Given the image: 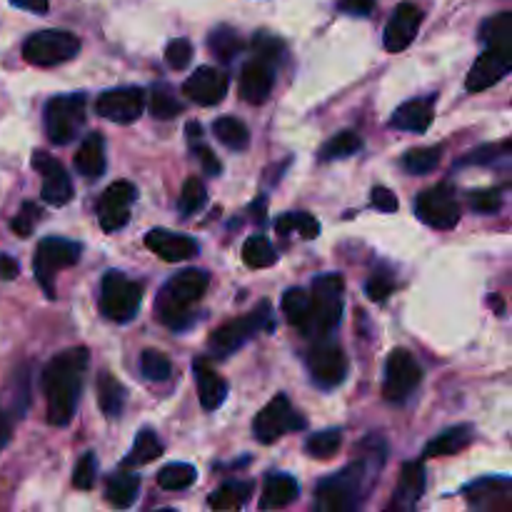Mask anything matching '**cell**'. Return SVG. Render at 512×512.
Returning a JSON list of instances; mask_svg holds the SVG:
<instances>
[{
	"mask_svg": "<svg viewBox=\"0 0 512 512\" xmlns=\"http://www.w3.org/2000/svg\"><path fill=\"white\" fill-rule=\"evenodd\" d=\"M420 380H423V370H420L413 353H408L405 348H398L388 355L383 380L385 400H390V403H403V400H408L413 395Z\"/></svg>",
	"mask_w": 512,
	"mask_h": 512,
	"instance_id": "7c38bea8",
	"label": "cell"
},
{
	"mask_svg": "<svg viewBox=\"0 0 512 512\" xmlns=\"http://www.w3.org/2000/svg\"><path fill=\"white\" fill-rule=\"evenodd\" d=\"M138 198V188L128 180H118V183L108 185L105 193L98 200V223L105 233H115V230L125 228L130 220V205Z\"/></svg>",
	"mask_w": 512,
	"mask_h": 512,
	"instance_id": "5bb4252c",
	"label": "cell"
},
{
	"mask_svg": "<svg viewBox=\"0 0 512 512\" xmlns=\"http://www.w3.org/2000/svg\"><path fill=\"white\" fill-rule=\"evenodd\" d=\"M360 148H363V138H360L358 133H353V130H343V133L330 138L328 143L320 148V160L328 163V160L353 158L355 153H360Z\"/></svg>",
	"mask_w": 512,
	"mask_h": 512,
	"instance_id": "d590c367",
	"label": "cell"
},
{
	"mask_svg": "<svg viewBox=\"0 0 512 512\" xmlns=\"http://www.w3.org/2000/svg\"><path fill=\"white\" fill-rule=\"evenodd\" d=\"M193 153L198 155V160H200V165H203L205 173H208V175H220L223 165H220V160L215 158V153L208 148V145H203V143H200V140H195Z\"/></svg>",
	"mask_w": 512,
	"mask_h": 512,
	"instance_id": "db71d44e",
	"label": "cell"
},
{
	"mask_svg": "<svg viewBox=\"0 0 512 512\" xmlns=\"http://www.w3.org/2000/svg\"><path fill=\"white\" fill-rule=\"evenodd\" d=\"M95 480H98V458H95V453H85L75 463L73 485L78 490H90L95 485Z\"/></svg>",
	"mask_w": 512,
	"mask_h": 512,
	"instance_id": "7dc6e473",
	"label": "cell"
},
{
	"mask_svg": "<svg viewBox=\"0 0 512 512\" xmlns=\"http://www.w3.org/2000/svg\"><path fill=\"white\" fill-rule=\"evenodd\" d=\"M283 313L293 328L303 330L305 318H308V290L290 288L283 295Z\"/></svg>",
	"mask_w": 512,
	"mask_h": 512,
	"instance_id": "ee69618b",
	"label": "cell"
},
{
	"mask_svg": "<svg viewBox=\"0 0 512 512\" xmlns=\"http://www.w3.org/2000/svg\"><path fill=\"white\" fill-rule=\"evenodd\" d=\"M243 263L248 268H270L278 263V253L265 235H250L243 245Z\"/></svg>",
	"mask_w": 512,
	"mask_h": 512,
	"instance_id": "74e56055",
	"label": "cell"
},
{
	"mask_svg": "<svg viewBox=\"0 0 512 512\" xmlns=\"http://www.w3.org/2000/svg\"><path fill=\"white\" fill-rule=\"evenodd\" d=\"M145 248L153 250L160 260L165 263H180V260H190L198 255L200 245L195 243L190 235L170 233L165 228H153L145 233Z\"/></svg>",
	"mask_w": 512,
	"mask_h": 512,
	"instance_id": "ffe728a7",
	"label": "cell"
},
{
	"mask_svg": "<svg viewBox=\"0 0 512 512\" xmlns=\"http://www.w3.org/2000/svg\"><path fill=\"white\" fill-rule=\"evenodd\" d=\"M15 418H20L10 405H3L0 400V453L8 448V443L13 440V428H15Z\"/></svg>",
	"mask_w": 512,
	"mask_h": 512,
	"instance_id": "816d5d0a",
	"label": "cell"
},
{
	"mask_svg": "<svg viewBox=\"0 0 512 512\" xmlns=\"http://www.w3.org/2000/svg\"><path fill=\"white\" fill-rule=\"evenodd\" d=\"M195 480H198V473H195L193 465H188V463L165 465V468L158 473V485L163 490H170V493L190 488Z\"/></svg>",
	"mask_w": 512,
	"mask_h": 512,
	"instance_id": "b9f144b4",
	"label": "cell"
},
{
	"mask_svg": "<svg viewBox=\"0 0 512 512\" xmlns=\"http://www.w3.org/2000/svg\"><path fill=\"white\" fill-rule=\"evenodd\" d=\"M143 303V285L125 278L120 270H108L100 285V313L113 323H128Z\"/></svg>",
	"mask_w": 512,
	"mask_h": 512,
	"instance_id": "52a82bcc",
	"label": "cell"
},
{
	"mask_svg": "<svg viewBox=\"0 0 512 512\" xmlns=\"http://www.w3.org/2000/svg\"><path fill=\"white\" fill-rule=\"evenodd\" d=\"M98 403L103 408L105 418H120L125 408V388L113 373L103 370L98 375Z\"/></svg>",
	"mask_w": 512,
	"mask_h": 512,
	"instance_id": "4dcf8cb0",
	"label": "cell"
},
{
	"mask_svg": "<svg viewBox=\"0 0 512 512\" xmlns=\"http://www.w3.org/2000/svg\"><path fill=\"white\" fill-rule=\"evenodd\" d=\"M33 168L43 175V200L53 208H63L73 200V183H70V175L65 173V168L60 165V160H55L53 155L43 153V150H35L33 153Z\"/></svg>",
	"mask_w": 512,
	"mask_h": 512,
	"instance_id": "2e32d148",
	"label": "cell"
},
{
	"mask_svg": "<svg viewBox=\"0 0 512 512\" xmlns=\"http://www.w3.org/2000/svg\"><path fill=\"white\" fill-rule=\"evenodd\" d=\"M275 230L280 235L298 233L303 240H313L320 235V223L310 213H285L275 220Z\"/></svg>",
	"mask_w": 512,
	"mask_h": 512,
	"instance_id": "f35d334b",
	"label": "cell"
},
{
	"mask_svg": "<svg viewBox=\"0 0 512 512\" xmlns=\"http://www.w3.org/2000/svg\"><path fill=\"white\" fill-rule=\"evenodd\" d=\"M88 115V100L83 93L55 95L45 105V133L50 143L68 145L80 135Z\"/></svg>",
	"mask_w": 512,
	"mask_h": 512,
	"instance_id": "5b68a950",
	"label": "cell"
},
{
	"mask_svg": "<svg viewBox=\"0 0 512 512\" xmlns=\"http://www.w3.org/2000/svg\"><path fill=\"white\" fill-rule=\"evenodd\" d=\"M190 60H193V45H190V40H170L168 48H165V63L173 70H185L190 65Z\"/></svg>",
	"mask_w": 512,
	"mask_h": 512,
	"instance_id": "c3c4849f",
	"label": "cell"
},
{
	"mask_svg": "<svg viewBox=\"0 0 512 512\" xmlns=\"http://www.w3.org/2000/svg\"><path fill=\"white\" fill-rule=\"evenodd\" d=\"M365 293L370 300H385L393 293V280L385 278V275H375L368 285H365Z\"/></svg>",
	"mask_w": 512,
	"mask_h": 512,
	"instance_id": "9f6ffc18",
	"label": "cell"
},
{
	"mask_svg": "<svg viewBox=\"0 0 512 512\" xmlns=\"http://www.w3.org/2000/svg\"><path fill=\"white\" fill-rule=\"evenodd\" d=\"M208 45H210V50L215 53V58L223 60V63H233V60L238 58L245 48L243 38H240L233 28H225V25L210 33Z\"/></svg>",
	"mask_w": 512,
	"mask_h": 512,
	"instance_id": "836d02e7",
	"label": "cell"
},
{
	"mask_svg": "<svg viewBox=\"0 0 512 512\" xmlns=\"http://www.w3.org/2000/svg\"><path fill=\"white\" fill-rule=\"evenodd\" d=\"M440 158H443V148H438V145L435 148H413L403 155L400 165L413 175H428L438 168Z\"/></svg>",
	"mask_w": 512,
	"mask_h": 512,
	"instance_id": "60d3db41",
	"label": "cell"
},
{
	"mask_svg": "<svg viewBox=\"0 0 512 512\" xmlns=\"http://www.w3.org/2000/svg\"><path fill=\"white\" fill-rule=\"evenodd\" d=\"M480 40H483L488 48L512 53V15L508 10L485 20L483 28H480Z\"/></svg>",
	"mask_w": 512,
	"mask_h": 512,
	"instance_id": "1f68e13d",
	"label": "cell"
},
{
	"mask_svg": "<svg viewBox=\"0 0 512 512\" xmlns=\"http://www.w3.org/2000/svg\"><path fill=\"white\" fill-rule=\"evenodd\" d=\"M473 425H455V428L443 430L435 440H430L423 450V458H443V455L463 453L473 443Z\"/></svg>",
	"mask_w": 512,
	"mask_h": 512,
	"instance_id": "4316f807",
	"label": "cell"
},
{
	"mask_svg": "<svg viewBox=\"0 0 512 512\" xmlns=\"http://www.w3.org/2000/svg\"><path fill=\"white\" fill-rule=\"evenodd\" d=\"M193 373L195 383H198L200 405H203L205 410H218L220 405L225 403V398H228V383L215 373V368L205 358L195 360Z\"/></svg>",
	"mask_w": 512,
	"mask_h": 512,
	"instance_id": "cb8c5ba5",
	"label": "cell"
},
{
	"mask_svg": "<svg viewBox=\"0 0 512 512\" xmlns=\"http://www.w3.org/2000/svg\"><path fill=\"white\" fill-rule=\"evenodd\" d=\"M343 290L345 283L338 273L318 275L308 290V318L300 333L323 338L338 328L343 318Z\"/></svg>",
	"mask_w": 512,
	"mask_h": 512,
	"instance_id": "3957f363",
	"label": "cell"
},
{
	"mask_svg": "<svg viewBox=\"0 0 512 512\" xmlns=\"http://www.w3.org/2000/svg\"><path fill=\"white\" fill-rule=\"evenodd\" d=\"M465 498L475 510H505L510 505V480L483 478L465 488Z\"/></svg>",
	"mask_w": 512,
	"mask_h": 512,
	"instance_id": "7402d4cb",
	"label": "cell"
},
{
	"mask_svg": "<svg viewBox=\"0 0 512 512\" xmlns=\"http://www.w3.org/2000/svg\"><path fill=\"white\" fill-rule=\"evenodd\" d=\"M275 328L273 313H270V303L263 300L253 313L243 315V318H235L230 323L220 325L213 335H210V353H215L218 358H228L230 353L243 348L248 340H253L260 330Z\"/></svg>",
	"mask_w": 512,
	"mask_h": 512,
	"instance_id": "8992f818",
	"label": "cell"
},
{
	"mask_svg": "<svg viewBox=\"0 0 512 512\" xmlns=\"http://www.w3.org/2000/svg\"><path fill=\"white\" fill-rule=\"evenodd\" d=\"M38 220H40L38 205L23 203V208H20V213L13 218V223H10V228H13L15 233L20 235V238H28V235L33 233L35 225H38Z\"/></svg>",
	"mask_w": 512,
	"mask_h": 512,
	"instance_id": "681fc988",
	"label": "cell"
},
{
	"mask_svg": "<svg viewBox=\"0 0 512 512\" xmlns=\"http://www.w3.org/2000/svg\"><path fill=\"white\" fill-rule=\"evenodd\" d=\"M365 478H368V463L348 465L318 485L315 508L320 512H353L363 500Z\"/></svg>",
	"mask_w": 512,
	"mask_h": 512,
	"instance_id": "277c9868",
	"label": "cell"
},
{
	"mask_svg": "<svg viewBox=\"0 0 512 512\" xmlns=\"http://www.w3.org/2000/svg\"><path fill=\"white\" fill-rule=\"evenodd\" d=\"M105 140L100 133H90L83 140V145L75 153V170L83 175L85 180H98L105 173Z\"/></svg>",
	"mask_w": 512,
	"mask_h": 512,
	"instance_id": "484cf974",
	"label": "cell"
},
{
	"mask_svg": "<svg viewBox=\"0 0 512 512\" xmlns=\"http://www.w3.org/2000/svg\"><path fill=\"white\" fill-rule=\"evenodd\" d=\"M253 50L258 53V58L275 65V60H280V55H283V43L278 38H273V35L260 33L253 38Z\"/></svg>",
	"mask_w": 512,
	"mask_h": 512,
	"instance_id": "f907efd6",
	"label": "cell"
},
{
	"mask_svg": "<svg viewBox=\"0 0 512 512\" xmlns=\"http://www.w3.org/2000/svg\"><path fill=\"white\" fill-rule=\"evenodd\" d=\"M80 243L65 238H43L35 250V278L48 298H55V275L80 260Z\"/></svg>",
	"mask_w": 512,
	"mask_h": 512,
	"instance_id": "9c48e42d",
	"label": "cell"
},
{
	"mask_svg": "<svg viewBox=\"0 0 512 512\" xmlns=\"http://www.w3.org/2000/svg\"><path fill=\"white\" fill-rule=\"evenodd\" d=\"M470 208L478 210L483 215H495L503 208V190L500 188H485V190H473L468 195Z\"/></svg>",
	"mask_w": 512,
	"mask_h": 512,
	"instance_id": "bcb514c9",
	"label": "cell"
},
{
	"mask_svg": "<svg viewBox=\"0 0 512 512\" xmlns=\"http://www.w3.org/2000/svg\"><path fill=\"white\" fill-rule=\"evenodd\" d=\"M208 285L210 275L205 273V270L188 268L180 270L178 275H173V278L163 285V290H160L158 295V305H155L160 323L168 325L170 330H178V333L180 330L190 328L195 320L190 308L203 298Z\"/></svg>",
	"mask_w": 512,
	"mask_h": 512,
	"instance_id": "7a4b0ae2",
	"label": "cell"
},
{
	"mask_svg": "<svg viewBox=\"0 0 512 512\" xmlns=\"http://www.w3.org/2000/svg\"><path fill=\"white\" fill-rule=\"evenodd\" d=\"M420 23H423V10L415 3H400L395 8L393 18L388 20L383 33V45L388 53H403L418 35Z\"/></svg>",
	"mask_w": 512,
	"mask_h": 512,
	"instance_id": "e0dca14e",
	"label": "cell"
},
{
	"mask_svg": "<svg viewBox=\"0 0 512 512\" xmlns=\"http://www.w3.org/2000/svg\"><path fill=\"white\" fill-rule=\"evenodd\" d=\"M160 455H163V443L155 435V430L143 428L138 433V438H135L130 453L123 458V468H140V465H148L153 460H158Z\"/></svg>",
	"mask_w": 512,
	"mask_h": 512,
	"instance_id": "f546056e",
	"label": "cell"
},
{
	"mask_svg": "<svg viewBox=\"0 0 512 512\" xmlns=\"http://www.w3.org/2000/svg\"><path fill=\"white\" fill-rule=\"evenodd\" d=\"M140 370L153 383H165L173 375V363L163 353H158V350H145L140 355Z\"/></svg>",
	"mask_w": 512,
	"mask_h": 512,
	"instance_id": "f6af8a7d",
	"label": "cell"
},
{
	"mask_svg": "<svg viewBox=\"0 0 512 512\" xmlns=\"http://www.w3.org/2000/svg\"><path fill=\"white\" fill-rule=\"evenodd\" d=\"M0 278L15 280L18 278V263L10 255H0Z\"/></svg>",
	"mask_w": 512,
	"mask_h": 512,
	"instance_id": "680465c9",
	"label": "cell"
},
{
	"mask_svg": "<svg viewBox=\"0 0 512 512\" xmlns=\"http://www.w3.org/2000/svg\"><path fill=\"white\" fill-rule=\"evenodd\" d=\"M18 8L30 10V13H48V0H10Z\"/></svg>",
	"mask_w": 512,
	"mask_h": 512,
	"instance_id": "91938a15",
	"label": "cell"
},
{
	"mask_svg": "<svg viewBox=\"0 0 512 512\" xmlns=\"http://www.w3.org/2000/svg\"><path fill=\"white\" fill-rule=\"evenodd\" d=\"M145 108V93L138 85H130V88H113L100 93V98L95 100V113L100 118L110 120V123L118 125H130L143 115Z\"/></svg>",
	"mask_w": 512,
	"mask_h": 512,
	"instance_id": "4fadbf2b",
	"label": "cell"
},
{
	"mask_svg": "<svg viewBox=\"0 0 512 512\" xmlns=\"http://www.w3.org/2000/svg\"><path fill=\"white\" fill-rule=\"evenodd\" d=\"M273 85H275V65L263 58H255L250 60V63L243 68V73H240V83H238L240 98L250 105H263L265 100L270 98V93H273Z\"/></svg>",
	"mask_w": 512,
	"mask_h": 512,
	"instance_id": "44dd1931",
	"label": "cell"
},
{
	"mask_svg": "<svg viewBox=\"0 0 512 512\" xmlns=\"http://www.w3.org/2000/svg\"><path fill=\"white\" fill-rule=\"evenodd\" d=\"M183 113V103L175 98L173 88L165 83L153 85L150 90V115L158 120H173Z\"/></svg>",
	"mask_w": 512,
	"mask_h": 512,
	"instance_id": "e575fe53",
	"label": "cell"
},
{
	"mask_svg": "<svg viewBox=\"0 0 512 512\" xmlns=\"http://www.w3.org/2000/svg\"><path fill=\"white\" fill-rule=\"evenodd\" d=\"M308 370L320 388H338L348 378V358L335 343H318L308 353Z\"/></svg>",
	"mask_w": 512,
	"mask_h": 512,
	"instance_id": "9a60e30c",
	"label": "cell"
},
{
	"mask_svg": "<svg viewBox=\"0 0 512 512\" xmlns=\"http://www.w3.org/2000/svg\"><path fill=\"white\" fill-rule=\"evenodd\" d=\"M308 428V420L298 413V410L290 405V400L285 395L270 400L263 410L258 413L253 423V433L258 438V443L273 445L278 443L283 435L298 433V430Z\"/></svg>",
	"mask_w": 512,
	"mask_h": 512,
	"instance_id": "30bf717a",
	"label": "cell"
},
{
	"mask_svg": "<svg viewBox=\"0 0 512 512\" xmlns=\"http://www.w3.org/2000/svg\"><path fill=\"white\" fill-rule=\"evenodd\" d=\"M433 110H435V95L428 98H415L400 105L390 118V125L398 130H408V133H425L433 125Z\"/></svg>",
	"mask_w": 512,
	"mask_h": 512,
	"instance_id": "603a6c76",
	"label": "cell"
},
{
	"mask_svg": "<svg viewBox=\"0 0 512 512\" xmlns=\"http://www.w3.org/2000/svg\"><path fill=\"white\" fill-rule=\"evenodd\" d=\"M503 148H508V143H503L500 148L498 145H483V148H478L475 153H470L463 163H490V160H495L498 155H503L500 153Z\"/></svg>",
	"mask_w": 512,
	"mask_h": 512,
	"instance_id": "6f0895ef",
	"label": "cell"
},
{
	"mask_svg": "<svg viewBox=\"0 0 512 512\" xmlns=\"http://www.w3.org/2000/svg\"><path fill=\"white\" fill-rule=\"evenodd\" d=\"M298 498V483L295 478L285 473H275L265 480L263 495H260V508L263 510H280L288 508Z\"/></svg>",
	"mask_w": 512,
	"mask_h": 512,
	"instance_id": "83f0119b",
	"label": "cell"
},
{
	"mask_svg": "<svg viewBox=\"0 0 512 512\" xmlns=\"http://www.w3.org/2000/svg\"><path fill=\"white\" fill-rule=\"evenodd\" d=\"M138 493H140L138 473H128V470H123V473L110 475L108 483H105V500L118 510L133 508V503L138 500Z\"/></svg>",
	"mask_w": 512,
	"mask_h": 512,
	"instance_id": "f1b7e54d",
	"label": "cell"
},
{
	"mask_svg": "<svg viewBox=\"0 0 512 512\" xmlns=\"http://www.w3.org/2000/svg\"><path fill=\"white\" fill-rule=\"evenodd\" d=\"M415 215L435 230H453L460 223V205L450 183H438L415 198Z\"/></svg>",
	"mask_w": 512,
	"mask_h": 512,
	"instance_id": "8fae6325",
	"label": "cell"
},
{
	"mask_svg": "<svg viewBox=\"0 0 512 512\" xmlns=\"http://www.w3.org/2000/svg\"><path fill=\"white\" fill-rule=\"evenodd\" d=\"M370 203H373V208L380 210V213H395V210L400 208L395 193H390L383 185H375V188L370 190Z\"/></svg>",
	"mask_w": 512,
	"mask_h": 512,
	"instance_id": "f5cc1de1",
	"label": "cell"
},
{
	"mask_svg": "<svg viewBox=\"0 0 512 512\" xmlns=\"http://www.w3.org/2000/svg\"><path fill=\"white\" fill-rule=\"evenodd\" d=\"M250 493H253V483H238V480H233V483H225L215 490L213 498H210V508L238 510L243 508L245 500L250 498Z\"/></svg>",
	"mask_w": 512,
	"mask_h": 512,
	"instance_id": "8d00e7d4",
	"label": "cell"
},
{
	"mask_svg": "<svg viewBox=\"0 0 512 512\" xmlns=\"http://www.w3.org/2000/svg\"><path fill=\"white\" fill-rule=\"evenodd\" d=\"M512 58L510 53H503V50L488 48L470 68L468 78H465V90L468 93H483V90L498 85L505 75L510 73Z\"/></svg>",
	"mask_w": 512,
	"mask_h": 512,
	"instance_id": "d6986e66",
	"label": "cell"
},
{
	"mask_svg": "<svg viewBox=\"0 0 512 512\" xmlns=\"http://www.w3.org/2000/svg\"><path fill=\"white\" fill-rule=\"evenodd\" d=\"M228 75L210 65H200L193 75L183 83L185 98L198 105H218L228 95Z\"/></svg>",
	"mask_w": 512,
	"mask_h": 512,
	"instance_id": "ac0fdd59",
	"label": "cell"
},
{
	"mask_svg": "<svg viewBox=\"0 0 512 512\" xmlns=\"http://www.w3.org/2000/svg\"><path fill=\"white\" fill-rule=\"evenodd\" d=\"M425 493V468L423 463H405L400 470L398 490L393 495V510H413Z\"/></svg>",
	"mask_w": 512,
	"mask_h": 512,
	"instance_id": "d4e9b609",
	"label": "cell"
},
{
	"mask_svg": "<svg viewBox=\"0 0 512 512\" xmlns=\"http://www.w3.org/2000/svg\"><path fill=\"white\" fill-rule=\"evenodd\" d=\"M85 370H88V350L70 348L55 355L43 370V393L48 403V423L65 428L78 410L83 393Z\"/></svg>",
	"mask_w": 512,
	"mask_h": 512,
	"instance_id": "6da1fadb",
	"label": "cell"
},
{
	"mask_svg": "<svg viewBox=\"0 0 512 512\" xmlns=\"http://www.w3.org/2000/svg\"><path fill=\"white\" fill-rule=\"evenodd\" d=\"M340 13L355 15V18H368L375 8V0H338Z\"/></svg>",
	"mask_w": 512,
	"mask_h": 512,
	"instance_id": "11a10c76",
	"label": "cell"
},
{
	"mask_svg": "<svg viewBox=\"0 0 512 512\" xmlns=\"http://www.w3.org/2000/svg\"><path fill=\"white\" fill-rule=\"evenodd\" d=\"M340 445H343V433L338 428L320 430L305 440V453L315 460H330L338 455Z\"/></svg>",
	"mask_w": 512,
	"mask_h": 512,
	"instance_id": "ab89813d",
	"label": "cell"
},
{
	"mask_svg": "<svg viewBox=\"0 0 512 512\" xmlns=\"http://www.w3.org/2000/svg\"><path fill=\"white\" fill-rule=\"evenodd\" d=\"M80 53V38L68 30H40L23 43V58L38 68L68 63Z\"/></svg>",
	"mask_w": 512,
	"mask_h": 512,
	"instance_id": "ba28073f",
	"label": "cell"
},
{
	"mask_svg": "<svg viewBox=\"0 0 512 512\" xmlns=\"http://www.w3.org/2000/svg\"><path fill=\"white\" fill-rule=\"evenodd\" d=\"M213 133L230 150H245L250 145L248 125L238 118H218L213 123Z\"/></svg>",
	"mask_w": 512,
	"mask_h": 512,
	"instance_id": "d6a6232c",
	"label": "cell"
},
{
	"mask_svg": "<svg viewBox=\"0 0 512 512\" xmlns=\"http://www.w3.org/2000/svg\"><path fill=\"white\" fill-rule=\"evenodd\" d=\"M205 203H208V190H205V185L200 183L198 178L185 180L183 190H180V198H178L180 215H183V218H190V215L200 213Z\"/></svg>",
	"mask_w": 512,
	"mask_h": 512,
	"instance_id": "7bdbcfd3",
	"label": "cell"
}]
</instances>
